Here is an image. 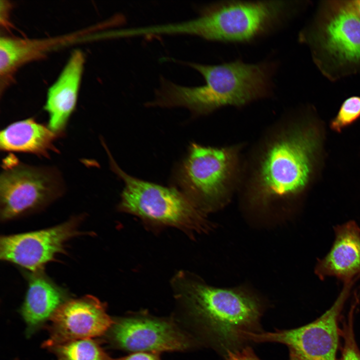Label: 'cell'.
Masks as SVG:
<instances>
[{
    "label": "cell",
    "mask_w": 360,
    "mask_h": 360,
    "mask_svg": "<svg viewBox=\"0 0 360 360\" xmlns=\"http://www.w3.org/2000/svg\"><path fill=\"white\" fill-rule=\"evenodd\" d=\"M320 145L316 125L283 116L244 158L238 192L254 209L293 202L309 184Z\"/></svg>",
    "instance_id": "obj_1"
},
{
    "label": "cell",
    "mask_w": 360,
    "mask_h": 360,
    "mask_svg": "<svg viewBox=\"0 0 360 360\" xmlns=\"http://www.w3.org/2000/svg\"><path fill=\"white\" fill-rule=\"evenodd\" d=\"M198 72L204 84L179 85L161 76L148 106L184 107L193 116L208 115L225 106L242 108L268 98L273 92L278 64L273 61L246 63L240 59L218 64L179 61Z\"/></svg>",
    "instance_id": "obj_2"
},
{
    "label": "cell",
    "mask_w": 360,
    "mask_h": 360,
    "mask_svg": "<svg viewBox=\"0 0 360 360\" xmlns=\"http://www.w3.org/2000/svg\"><path fill=\"white\" fill-rule=\"evenodd\" d=\"M172 284L204 340L224 356L247 346L248 334L262 332L264 308L252 294L211 286L186 272H178Z\"/></svg>",
    "instance_id": "obj_3"
},
{
    "label": "cell",
    "mask_w": 360,
    "mask_h": 360,
    "mask_svg": "<svg viewBox=\"0 0 360 360\" xmlns=\"http://www.w3.org/2000/svg\"><path fill=\"white\" fill-rule=\"evenodd\" d=\"M298 5L288 0L216 2L199 7L196 18L172 24L171 31L210 41L250 43L283 26Z\"/></svg>",
    "instance_id": "obj_4"
},
{
    "label": "cell",
    "mask_w": 360,
    "mask_h": 360,
    "mask_svg": "<svg viewBox=\"0 0 360 360\" xmlns=\"http://www.w3.org/2000/svg\"><path fill=\"white\" fill-rule=\"evenodd\" d=\"M244 147L192 143L174 172V186L204 214L221 208L238 192Z\"/></svg>",
    "instance_id": "obj_5"
},
{
    "label": "cell",
    "mask_w": 360,
    "mask_h": 360,
    "mask_svg": "<svg viewBox=\"0 0 360 360\" xmlns=\"http://www.w3.org/2000/svg\"><path fill=\"white\" fill-rule=\"evenodd\" d=\"M113 172L124 187L118 209L138 217L148 228L174 227L188 234L208 228L205 214L175 186H165L134 177L116 163L106 148Z\"/></svg>",
    "instance_id": "obj_6"
},
{
    "label": "cell",
    "mask_w": 360,
    "mask_h": 360,
    "mask_svg": "<svg viewBox=\"0 0 360 360\" xmlns=\"http://www.w3.org/2000/svg\"><path fill=\"white\" fill-rule=\"evenodd\" d=\"M0 178V213L6 221L40 210L61 196L64 183L60 172L50 167L4 159Z\"/></svg>",
    "instance_id": "obj_7"
},
{
    "label": "cell",
    "mask_w": 360,
    "mask_h": 360,
    "mask_svg": "<svg viewBox=\"0 0 360 360\" xmlns=\"http://www.w3.org/2000/svg\"><path fill=\"white\" fill-rule=\"evenodd\" d=\"M356 280L344 282L332 305L314 321L290 330L250 333L249 341L284 344L303 360H336L340 336L338 323Z\"/></svg>",
    "instance_id": "obj_8"
},
{
    "label": "cell",
    "mask_w": 360,
    "mask_h": 360,
    "mask_svg": "<svg viewBox=\"0 0 360 360\" xmlns=\"http://www.w3.org/2000/svg\"><path fill=\"white\" fill-rule=\"evenodd\" d=\"M316 32H302L300 39L316 44L325 59L338 68L360 66V17L352 1L328 5Z\"/></svg>",
    "instance_id": "obj_9"
},
{
    "label": "cell",
    "mask_w": 360,
    "mask_h": 360,
    "mask_svg": "<svg viewBox=\"0 0 360 360\" xmlns=\"http://www.w3.org/2000/svg\"><path fill=\"white\" fill-rule=\"evenodd\" d=\"M80 218L42 230L1 236L0 258L32 272L42 270L55 256L64 252L68 240L80 235Z\"/></svg>",
    "instance_id": "obj_10"
},
{
    "label": "cell",
    "mask_w": 360,
    "mask_h": 360,
    "mask_svg": "<svg viewBox=\"0 0 360 360\" xmlns=\"http://www.w3.org/2000/svg\"><path fill=\"white\" fill-rule=\"evenodd\" d=\"M106 334L117 348L134 352L183 350L192 344L188 338L172 322L147 317L114 320Z\"/></svg>",
    "instance_id": "obj_11"
},
{
    "label": "cell",
    "mask_w": 360,
    "mask_h": 360,
    "mask_svg": "<svg viewBox=\"0 0 360 360\" xmlns=\"http://www.w3.org/2000/svg\"><path fill=\"white\" fill-rule=\"evenodd\" d=\"M113 322L105 304L96 298L86 296L68 300L46 325L49 338L44 342L42 347L46 348L75 340L94 338L106 334Z\"/></svg>",
    "instance_id": "obj_12"
},
{
    "label": "cell",
    "mask_w": 360,
    "mask_h": 360,
    "mask_svg": "<svg viewBox=\"0 0 360 360\" xmlns=\"http://www.w3.org/2000/svg\"><path fill=\"white\" fill-rule=\"evenodd\" d=\"M334 239L327 254L317 261L314 272L321 280L334 277L342 282L360 276V228L354 220L334 227Z\"/></svg>",
    "instance_id": "obj_13"
},
{
    "label": "cell",
    "mask_w": 360,
    "mask_h": 360,
    "mask_svg": "<svg viewBox=\"0 0 360 360\" xmlns=\"http://www.w3.org/2000/svg\"><path fill=\"white\" fill-rule=\"evenodd\" d=\"M84 61L80 50H74L58 78L48 90L44 106L49 116L48 126L58 136L64 133L76 108Z\"/></svg>",
    "instance_id": "obj_14"
},
{
    "label": "cell",
    "mask_w": 360,
    "mask_h": 360,
    "mask_svg": "<svg viewBox=\"0 0 360 360\" xmlns=\"http://www.w3.org/2000/svg\"><path fill=\"white\" fill-rule=\"evenodd\" d=\"M68 294L49 280L42 270L32 272L20 314L30 337L47 325L58 309L68 300Z\"/></svg>",
    "instance_id": "obj_15"
},
{
    "label": "cell",
    "mask_w": 360,
    "mask_h": 360,
    "mask_svg": "<svg viewBox=\"0 0 360 360\" xmlns=\"http://www.w3.org/2000/svg\"><path fill=\"white\" fill-rule=\"evenodd\" d=\"M58 136L48 126L28 118L12 123L0 132V147L5 152L48 158L50 152H56L54 142Z\"/></svg>",
    "instance_id": "obj_16"
},
{
    "label": "cell",
    "mask_w": 360,
    "mask_h": 360,
    "mask_svg": "<svg viewBox=\"0 0 360 360\" xmlns=\"http://www.w3.org/2000/svg\"><path fill=\"white\" fill-rule=\"evenodd\" d=\"M64 40H30L1 37L0 39V87L6 89L10 84L14 76L23 64L44 57Z\"/></svg>",
    "instance_id": "obj_17"
},
{
    "label": "cell",
    "mask_w": 360,
    "mask_h": 360,
    "mask_svg": "<svg viewBox=\"0 0 360 360\" xmlns=\"http://www.w3.org/2000/svg\"><path fill=\"white\" fill-rule=\"evenodd\" d=\"M58 360H112L94 338L75 340L46 348Z\"/></svg>",
    "instance_id": "obj_18"
},
{
    "label": "cell",
    "mask_w": 360,
    "mask_h": 360,
    "mask_svg": "<svg viewBox=\"0 0 360 360\" xmlns=\"http://www.w3.org/2000/svg\"><path fill=\"white\" fill-rule=\"evenodd\" d=\"M358 292H355L347 317L342 319L340 336L343 338L342 355L339 360H360V350L355 339L354 330V314L359 302Z\"/></svg>",
    "instance_id": "obj_19"
},
{
    "label": "cell",
    "mask_w": 360,
    "mask_h": 360,
    "mask_svg": "<svg viewBox=\"0 0 360 360\" xmlns=\"http://www.w3.org/2000/svg\"><path fill=\"white\" fill-rule=\"evenodd\" d=\"M360 118V96H352L342 103L336 115L330 122V128L340 132Z\"/></svg>",
    "instance_id": "obj_20"
},
{
    "label": "cell",
    "mask_w": 360,
    "mask_h": 360,
    "mask_svg": "<svg viewBox=\"0 0 360 360\" xmlns=\"http://www.w3.org/2000/svg\"><path fill=\"white\" fill-rule=\"evenodd\" d=\"M224 357L226 360H260L248 346L234 351L228 352Z\"/></svg>",
    "instance_id": "obj_21"
},
{
    "label": "cell",
    "mask_w": 360,
    "mask_h": 360,
    "mask_svg": "<svg viewBox=\"0 0 360 360\" xmlns=\"http://www.w3.org/2000/svg\"><path fill=\"white\" fill-rule=\"evenodd\" d=\"M112 360H160L154 353L150 352H136L126 356Z\"/></svg>",
    "instance_id": "obj_22"
},
{
    "label": "cell",
    "mask_w": 360,
    "mask_h": 360,
    "mask_svg": "<svg viewBox=\"0 0 360 360\" xmlns=\"http://www.w3.org/2000/svg\"><path fill=\"white\" fill-rule=\"evenodd\" d=\"M12 4L6 0H0V24L8 28L10 25L8 20V13Z\"/></svg>",
    "instance_id": "obj_23"
},
{
    "label": "cell",
    "mask_w": 360,
    "mask_h": 360,
    "mask_svg": "<svg viewBox=\"0 0 360 360\" xmlns=\"http://www.w3.org/2000/svg\"><path fill=\"white\" fill-rule=\"evenodd\" d=\"M352 3L356 13L360 17V0L352 1Z\"/></svg>",
    "instance_id": "obj_24"
},
{
    "label": "cell",
    "mask_w": 360,
    "mask_h": 360,
    "mask_svg": "<svg viewBox=\"0 0 360 360\" xmlns=\"http://www.w3.org/2000/svg\"><path fill=\"white\" fill-rule=\"evenodd\" d=\"M288 360H303L294 352L290 351V357Z\"/></svg>",
    "instance_id": "obj_25"
}]
</instances>
